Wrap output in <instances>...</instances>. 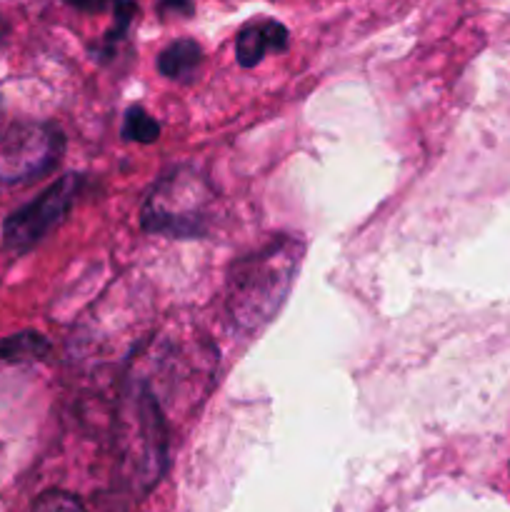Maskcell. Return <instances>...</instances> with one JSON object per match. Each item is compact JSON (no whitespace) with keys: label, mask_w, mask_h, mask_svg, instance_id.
<instances>
[{"label":"cell","mask_w":510,"mask_h":512,"mask_svg":"<svg viewBox=\"0 0 510 512\" xmlns=\"http://www.w3.org/2000/svg\"><path fill=\"white\" fill-rule=\"evenodd\" d=\"M303 243L278 238L258 253L238 260L228 275V313L240 330L265 328L288 300L300 263Z\"/></svg>","instance_id":"1"},{"label":"cell","mask_w":510,"mask_h":512,"mask_svg":"<svg viewBox=\"0 0 510 512\" xmlns=\"http://www.w3.org/2000/svg\"><path fill=\"white\" fill-rule=\"evenodd\" d=\"M208 190L193 173H173L165 178L143 210V225L150 233L173 238H198L208 228Z\"/></svg>","instance_id":"2"},{"label":"cell","mask_w":510,"mask_h":512,"mask_svg":"<svg viewBox=\"0 0 510 512\" xmlns=\"http://www.w3.org/2000/svg\"><path fill=\"white\" fill-rule=\"evenodd\" d=\"M123 458L130 475L143 488L158 480L165 463V428L155 398L148 388H140L130 403L123 428Z\"/></svg>","instance_id":"3"},{"label":"cell","mask_w":510,"mask_h":512,"mask_svg":"<svg viewBox=\"0 0 510 512\" xmlns=\"http://www.w3.org/2000/svg\"><path fill=\"white\" fill-rule=\"evenodd\" d=\"M63 155V135L45 123H15L0 135V180L23 183L55 168Z\"/></svg>","instance_id":"4"},{"label":"cell","mask_w":510,"mask_h":512,"mask_svg":"<svg viewBox=\"0 0 510 512\" xmlns=\"http://www.w3.org/2000/svg\"><path fill=\"white\" fill-rule=\"evenodd\" d=\"M80 190L78 175H63L45 188L33 203L15 210L3 225V245L8 253L20 255L38 245L45 235L63 223Z\"/></svg>","instance_id":"5"},{"label":"cell","mask_w":510,"mask_h":512,"mask_svg":"<svg viewBox=\"0 0 510 512\" xmlns=\"http://www.w3.org/2000/svg\"><path fill=\"white\" fill-rule=\"evenodd\" d=\"M285 48H288V30H285V25L275 23V20L248 25V28L240 30L238 40H235V53H238L243 68L258 65L268 50L283 53Z\"/></svg>","instance_id":"6"},{"label":"cell","mask_w":510,"mask_h":512,"mask_svg":"<svg viewBox=\"0 0 510 512\" xmlns=\"http://www.w3.org/2000/svg\"><path fill=\"white\" fill-rule=\"evenodd\" d=\"M200 60H203V50H200V45L195 40H175L173 45H168L160 53L158 70L165 78L188 80L198 70Z\"/></svg>","instance_id":"7"},{"label":"cell","mask_w":510,"mask_h":512,"mask_svg":"<svg viewBox=\"0 0 510 512\" xmlns=\"http://www.w3.org/2000/svg\"><path fill=\"white\" fill-rule=\"evenodd\" d=\"M160 135V125L145 113L140 105L135 108H128L123 120V138L135 140V143H155Z\"/></svg>","instance_id":"8"},{"label":"cell","mask_w":510,"mask_h":512,"mask_svg":"<svg viewBox=\"0 0 510 512\" xmlns=\"http://www.w3.org/2000/svg\"><path fill=\"white\" fill-rule=\"evenodd\" d=\"M48 350V343L38 333H20L8 340H0V358L23 360V358H40Z\"/></svg>","instance_id":"9"},{"label":"cell","mask_w":510,"mask_h":512,"mask_svg":"<svg viewBox=\"0 0 510 512\" xmlns=\"http://www.w3.org/2000/svg\"><path fill=\"white\" fill-rule=\"evenodd\" d=\"M30 512H85L78 498L70 493H60V490H50V493L40 495Z\"/></svg>","instance_id":"10"},{"label":"cell","mask_w":510,"mask_h":512,"mask_svg":"<svg viewBox=\"0 0 510 512\" xmlns=\"http://www.w3.org/2000/svg\"><path fill=\"white\" fill-rule=\"evenodd\" d=\"M70 5H75L78 10H85V13H98L108 3H115V0H68Z\"/></svg>","instance_id":"11"},{"label":"cell","mask_w":510,"mask_h":512,"mask_svg":"<svg viewBox=\"0 0 510 512\" xmlns=\"http://www.w3.org/2000/svg\"><path fill=\"white\" fill-rule=\"evenodd\" d=\"M5 35H8V23H5L3 15H0V43L5 40Z\"/></svg>","instance_id":"12"}]
</instances>
